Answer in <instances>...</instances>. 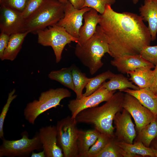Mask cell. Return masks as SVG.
<instances>
[{"instance_id": "42", "label": "cell", "mask_w": 157, "mask_h": 157, "mask_svg": "<svg viewBox=\"0 0 157 157\" xmlns=\"http://www.w3.org/2000/svg\"><path fill=\"white\" fill-rule=\"evenodd\" d=\"M150 1H154V2H157V0H148Z\"/></svg>"}, {"instance_id": "40", "label": "cell", "mask_w": 157, "mask_h": 157, "mask_svg": "<svg viewBox=\"0 0 157 157\" xmlns=\"http://www.w3.org/2000/svg\"><path fill=\"white\" fill-rule=\"evenodd\" d=\"M62 3L65 4L68 1V0H57Z\"/></svg>"}, {"instance_id": "33", "label": "cell", "mask_w": 157, "mask_h": 157, "mask_svg": "<svg viewBox=\"0 0 157 157\" xmlns=\"http://www.w3.org/2000/svg\"><path fill=\"white\" fill-rule=\"evenodd\" d=\"M29 0H0L3 5L22 13L24 10Z\"/></svg>"}, {"instance_id": "32", "label": "cell", "mask_w": 157, "mask_h": 157, "mask_svg": "<svg viewBox=\"0 0 157 157\" xmlns=\"http://www.w3.org/2000/svg\"><path fill=\"white\" fill-rule=\"evenodd\" d=\"M140 54L143 58L154 65L157 64V45L144 47L140 51Z\"/></svg>"}, {"instance_id": "12", "label": "cell", "mask_w": 157, "mask_h": 157, "mask_svg": "<svg viewBox=\"0 0 157 157\" xmlns=\"http://www.w3.org/2000/svg\"><path fill=\"white\" fill-rule=\"evenodd\" d=\"M25 21L21 13L0 5L1 32L10 35L24 32Z\"/></svg>"}, {"instance_id": "11", "label": "cell", "mask_w": 157, "mask_h": 157, "mask_svg": "<svg viewBox=\"0 0 157 157\" xmlns=\"http://www.w3.org/2000/svg\"><path fill=\"white\" fill-rule=\"evenodd\" d=\"M91 9L87 7L76 8L68 1L65 4L64 16L56 24L63 27L73 37L78 39L79 30L83 25V15Z\"/></svg>"}, {"instance_id": "4", "label": "cell", "mask_w": 157, "mask_h": 157, "mask_svg": "<svg viewBox=\"0 0 157 157\" xmlns=\"http://www.w3.org/2000/svg\"><path fill=\"white\" fill-rule=\"evenodd\" d=\"M65 4L57 0H46L25 19L24 31L37 34L56 25L63 17Z\"/></svg>"}, {"instance_id": "14", "label": "cell", "mask_w": 157, "mask_h": 157, "mask_svg": "<svg viewBox=\"0 0 157 157\" xmlns=\"http://www.w3.org/2000/svg\"><path fill=\"white\" fill-rule=\"evenodd\" d=\"M46 157H63V153L58 145L56 126L40 128L38 132Z\"/></svg>"}, {"instance_id": "24", "label": "cell", "mask_w": 157, "mask_h": 157, "mask_svg": "<svg viewBox=\"0 0 157 157\" xmlns=\"http://www.w3.org/2000/svg\"><path fill=\"white\" fill-rule=\"evenodd\" d=\"M71 67L74 86V91L76 95V99H79L83 97V91L87 84L91 79L87 77L85 74L74 64Z\"/></svg>"}, {"instance_id": "3", "label": "cell", "mask_w": 157, "mask_h": 157, "mask_svg": "<svg viewBox=\"0 0 157 157\" xmlns=\"http://www.w3.org/2000/svg\"><path fill=\"white\" fill-rule=\"evenodd\" d=\"M75 54L81 63L94 74L103 65L101 59L106 53L110 54L108 44L100 26L98 25L93 36L81 45L76 44Z\"/></svg>"}, {"instance_id": "6", "label": "cell", "mask_w": 157, "mask_h": 157, "mask_svg": "<svg viewBox=\"0 0 157 157\" xmlns=\"http://www.w3.org/2000/svg\"><path fill=\"white\" fill-rule=\"evenodd\" d=\"M22 138L15 140H2L0 146V157H26L29 156L35 150H43L38 132L31 139L29 138L26 131L22 132Z\"/></svg>"}, {"instance_id": "9", "label": "cell", "mask_w": 157, "mask_h": 157, "mask_svg": "<svg viewBox=\"0 0 157 157\" xmlns=\"http://www.w3.org/2000/svg\"><path fill=\"white\" fill-rule=\"evenodd\" d=\"M116 90L109 91L102 84L99 88L91 94L83 96L79 99L70 100L68 107L71 112V117L75 118L82 111L88 108L97 106L101 103L108 100Z\"/></svg>"}, {"instance_id": "15", "label": "cell", "mask_w": 157, "mask_h": 157, "mask_svg": "<svg viewBox=\"0 0 157 157\" xmlns=\"http://www.w3.org/2000/svg\"><path fill=\"white\" fill-rule=\"evenodd\" d=\"M110 63L122 74H127L140 67H149L153 68L155 67L140 54L125 55L114 58L111 61Z\"/></svg>"}, {"instance_id": "23", "label": "cell", "mask_w": 157, "mask_h": 157, "mask_svg": "<svg viewBox=\"0 0 157 157\" xmlns=\"http://www.w3.org/2000/svg\"><path fill=\"white\" fill-rule=\"evenodd\" d=\"M109 81L104 82L102 84L109 91L119 90L120 91L127 88H131L134 90L140 88L137 86L133 84L128 78L122 74H115L110 78Z\"/></svg>"}, {"instance_id": "27", "label": "cell", "mask_w": 157, "mask_h": 157, "mask_svg": "<svg viewBox=\"0 0 157 157\" xmlns=\"http://www.w3.org/2000/svg\"><path fill=\"white\" fill-rule=\"evenodd\" d=\"M115 74L108 70L96 76L91 78V79L85 87L86 90L83 96L89 95L96 91L101 84L107 79H110Z\"/></svg>"}, {"instance_id": "8", "label": "cell", "mask_w": 157, "mask_h": 157, "mask_svg": "<svg viewBox=\"0 0 157 157\" xmlns=\"http://www.w3.org/2000/svg\"><path fill=\"white\" fill-rule=\"evenodd\" d=\"M38 43L44 46H50L53 49L57 63L60 62L65 46L72 42L77 43L78 39L69 34L63 27L57 24L38 31Z\"/></svg>"}, {"instance_id": "31", "label": "cell", "mask_w": 157, "mask_h": 157, "mask_svg": "<svg viewBox=\"0 0 157 157\" xmlns=\"http://www.w3.org/2000/svg\"><path fill=\"white\" fill-rule=\"evenodd\" d=\"M15 89H14L9 93L6 102L3 107L0 115V138L2 140L4 138L3 127L5 119L11 103L17 96L15 94Z\"/></svg>"}, {"instance_id": "25", "label": "cell", "mask_w": 157, "mask_h": 157, "mask_svg": "<svg viewBox=\"0 0 157 157\" xmlns=\"http://www.w3.org/2000/svg\"><path fill=\"white\" fill-rule=\"evenodd\" d=\"M48 76L50 79L56 81L74 91V86L71 66L63 68L59 70L52 71L49 74Z\"/></svg>"}, {"instance_id": "36", "label": "cell", "mask_w": 157, "mask_h": 157, "mask_svg": "<svg viewBox=\"0 0 157 157\" xmlns=\"http://www.w3.org/2000/svg\"><path fill=\"white\" fill-rule=\"evenodd\" d=\"M153 71V81L151 86L149 88L156 94L157 92V64L155 66Z\"/></svg>"}, {"instance_id": "29", "label": "cell", "mask_w": 157, "mask_h": 157, "mask_svg": "<svg viewBox=\"0 0 157 157\" xmlns=\"http://www.w3.org/2000/svg\"><path fill=\"white\" fill-rule=\"evenodd\" d=\"M110 138L100 133L96 141L90 147L84 157H96L104 148Z\"/></svg>"}, {"instance_id": "18", "label": "cell", "mask_w": 157, "mask_h": 157, "mask_svg": "<svg viewBox=\"0 0 157 157\" xmlns=\"http://www.w3.org/2000/svg\"><path fill=\"white\" fill-rule=\"evenodd\" d=\"M121 91L134 97L142 105L157 116V96L149 88L137 90L127 88Z\"/></svg>"}, {"instance_id": "13", "label": "cell", "mask_w": 157, "mask_h": 157, "mask_svg": "<svg viewBox=\"0 0 157 157\" xmlns=\"http://www.w3.org/2000/svg\"><path fill=\"white\" fill-rule=\"evenodd\" d=\"M120 112L117 113L114 119L116 129L115 136L120 142L132 144L136 136V132L131 116L124 108L122 112Z\"/></svg>"}, {"instance_id": "38", "label": "cell", "mask_w": 157, "mask_h": 157, "mask_svg": "<svg viewBox=\"0 0 157 157\" xmlns=\"http://www.w3.org/2000/svg\"><path fill=\"white\" fill-rule=\"evenodd\" d=\"M31 157H46L44 152L43 150L39 152L38 153H35L33 151L32 152L31 154Z\"/></svg>"}, {"instance_id": "37", "label": "cell", "mask_w": 157, "mask_h": 157, "mask_svg": "<svg viewBox=\"0 0 157 157\" xmlns=\"http://www.w3.org/2000/svg\"><path fill=\"white\" fill-rule=\"evenodd\" d=\"M73 6L78 9H81L83 7L84 0H68Z\"/></svg>"}, {"instance_id": "30", "label": "cell", "mask_w": 157, "mask_h": 157, "mask_svg": "<svg viewBox=\"0 0 157 157\" xmlns=\"http://www.w3.org/2000/svg\"><path fill=\"white\" fill-rule=\"evenodd\" d=\"M116 0H84L83 7L93 9L100 14H103L107 5L113 4Z\"/></svg>"}, {"instance_id": "43", "label": "cell", "mask_w": 157, "mask_h": 157, "mask_svg": "<svg viewBox=\"0 0 157 157\" xmlns=\"http://www.w3.org/2000/svg\"><path fill=\"white\" fill-rule=\"evenodd\" d=\"M156 94L157 96V92H156Z\"/></svg>"}, {"instance_id": "19", "label": "cell", "mask_w": 157, "mask_h": 157, "mask_svg": "<svg viewBox=\"0 0 157 157\" xmlns=\"http://www.w3.org/2000/svg\"><path fill=\"white\" fill-rule=\"evenodd\" d=\"M100 133L97 130H79L77 140L78 157H84L97 140Z\"/></svg>"}, {"instance_id": "10", "label": "cell", "mask_w": 157, "mask_h": 157, "mask_svg": "<svg viewBox=\"0 0 157 157\" xmlns=\"http://www.w3.org/2000/svg\"><path fill=\"white\" fill-rule=\"evenodd\" d=\"M122 107L133 117L139 133L157 116L135 98L126 93L124 94Z\"/></svg>"}, {"instance_id": "22", "label": "cell", "mask_w": 157, "mask_h": 157, "mask_svg": "<svg viewBox=\"0 0 157 157\" xmlns=\"http://www.w3.org/2000/svg\"><path fill=\"white\" fill-rule=\"evenodd\" d=\"M118 144L123 150L132 157H139V155L155 157V149L145 146L140 141L130 144L118 141Z\"/></svg>"}, {"instance_id": "7", "label": "cell", "mask_w": 157, "mask_h": 157, "mask_svg": "<svg viewBox=\"0 0 157 157\" xmlns=\"http://www.w3.org/2000/svg\"><path fill=\"white\" fill-rule=\"evenodd\" d=\"M75 118L70 116L57 122L58 143L64 157H78L77 140L79 130Z\"/></svg>"}, {"instance_id": "35", "label": "cell", "mask_w": 157, "mask_h": 157, "mask_svg": "<svg viewBox=\"0 0 157 157\" xmlns=\"http://www.w3.org/2000/svg\"><path fill=\"white\" fill-rule=\"evenodd\" d=\"M10 35L1 32L0 34V58H2L4 52L6 48L10 39Z\"/></svg>"}, {"instance_id": "26", "label": "cell", "mask_w": 157, "mask_h": 157, "mask_svg": "<svg viewBox=\"0 0 157 157\" xmlns=\"http://www.w3.org/2000/svg\"><path fill=\"white\" fill-rule=\"evenodd\" d=\"M118 141L115 136L110 138L104 148L96 157H132L119 147Z\"/></svg>"}, {"instance_id": "17", "label": "cell", "mask_w": 157, "mask_h": 157, "mask_svg": "<svg viewBox=\"0 0 157 157\" xmlns=\"http://www.w3.org/2000/svg\"><path fill=\"white\" fill-rule=\"evenodd\" d=\"M140 16L143 21L147 22L151 41L155 40L157 33V2L144 0L139 8Z\"/></svg>"}, {"instance_id": "34", "label": "cell", "mask_w": 157, "mask_h": 157, "mask_svg": "<svg viewBox=\"0 0 157 157\" xmlns=\"http://www.w3.org/2000/svg\"><path fill=\"white\" fill-rule=\"evenodd\" d=\"M46 0H29L22 14L23 17L26 19L36 10Z\"/></svg>"}, {"instance_id": "41", "label": "cell", "mask_w": 157, "mask_h": 157, "mask_svg": "<svg viewBox=\"0 0 157 157\" xmlns=\"http://www.w3.org/2000/svg\"><path fill=\"white\" fill-rule=\"evenodd\" d=\"M133 3L134 4H137L139 0H131Z\"/></svg>"}, {"instance_id": "5", "label": "cell", "mask_w": 157, "mask_h": 157, "mask_svg": "<svg viewBox=\"0 0 157 157\" xmlns=\"http://www.w3.org/2000/svg\"><path fill=\"white\" fill-rule=\"evenodd\" d=\"M71 92L63 88L50 89L41 92L38 99L28 103L24 110L25 119L34 125L37 118L49 109L60 105L63 99L70 97Z\"/></svg>"}, {"instance_id": "39", "label": "cell", "mask_w": 157, "mask_h": 157, "mask_svg": "<svg viewBox=\"0 0 157 157\" xmlns=\"http://www.w3.org/2000/svg\"><path fill=\"white\" fill-rule=\"evenodd\" d=\"M154 149L155 151V157H157V144L155 145Z\"/></svg>"}, {"instance_id": "1", "label": "cell", "mask_w": 157, "mask_h": 157, "mask_svg": "<svg viewBox=\"0 0 157 157\" xmlns=\"http://www.w3.org/2000/svg\"><path fill=\"white\" fill-rule=\"evenodd\" d=\"M99 25L106 37L110 55L113 58L140 54L151 41L148 28L140 16L130 12L118 13L111 5L106 7Z\"/></svg>"}, {"instance_id": "16", "label": "cell", "mask_w": 157, "mask_h": 157, "mask_svg": "<svg viewBox=\"0 0 157 157\" xmlns=\"http://www.w3.org/2000/svg\"><path fill=\"white\" fill-rule=\"evenodd\" d=\"M83 18L84 24L80 29L78 42L76 43L79 45L85 43L94 35L100 21L101 14L91 8L84 14Z\"/></svg>"}, {"instance_id": "28", "label": "cell", "mask_w": 157, "mask_h": 157, "mask_svg": "<svg viewBox=\"0 0 157 157\" xmlns=\"http://www.w3.org/2000/svg\"><path fill=\"white\" fill-rule=\"evenodd\" d=\"M157 116L139 133V141L149 147L152 141L157 136Z\"/></svg>"}, {"instance_id": "21", "label": "cell", "mask_w": 157, "mask_h": 157, "mask_svg": "<svg viewBox=\"0 0 157 157\" xmlns=\"http://www.w3.org/2000/svg\"><path fill=\"white\" fill-rule=\"evenodd\" d=\"M29 33L26 31L10 35L8 45L1 60H14L22 48L25 38Z\"/></svg>"}, {"instance_id": "2", "label": "cell", "mask_w": 157, "mask_h": 157, "mask_svg": "<svg viewBox=\"0 0 157 157\" xmlns=\"http://www.w3.org/2000/svg\"><path fill=\"white\" fill-rule=\"evenodd\" d=\"M124 96V94L119 91L102 106L82 111L75 118L76 122L92 124L101 133L110 138L115 136L113 122L117 113L123 109Z\"/></svg>"}, {"instance_id": "20", "label": "cell", "mask_w": 157, "mask_h": 157, "mask_svg": "<svg viewBox=\"0 0 157 157\" xmlns=\"http://www.w3.org/2000/svg\"><path fill=\"white\" fill-rule=\"evenodd\" d=\"M149 67H140L127 73L130 76L129 80L140 88H150L154 79V71Z\"/></svg>"}]
</instances>
